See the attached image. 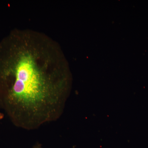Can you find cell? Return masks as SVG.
Returning a JSON list of instances; mask_svg holds the SVG:
<instances>
[{
	"label": "cell",
	"instance_id": "2",
	"mask_svg": "<svg viewBox=\"0 0 148 148\" xmlns=\"http://www.w3.org/2000/svg\"><path fill=\"white\" fill-rule=\"evenodd\" d=\"M32 148H43L42 146L40 144H37L36 145H35Z\"/></svg>",
	"mask_w": 148,
	"mask_h": 148
},
{
	"label": "cell",
	"instance_id": "3",
	"mask_svg": "<svg viewBox=\"0 0 148 148\" xmlns=\"http://www.w3.org/2000/svg\"><path fill=\"white\" fill-rule=\"evenodd\" d=\"M4 117V115L2 113L0 112V121L3 119V118Z\"/></svg>",
	"mask_w": 148,
	"mask_h": 148
},
{
	"label": "cell",
	"instance_id": "1",
	"mask_svg": "<svg viewBox=\"0 0 148 148\" xmlns=\"http://www.w3.org/2000/svg\"><path fill=\"white\" fill-rule=\"evenodd\" d=\"M67 72L56 41L39 31L13 29L0 40V108L15 126L27 130L56 121Z\"/></svg>",
	"mask_w": 148,
	"mask_h": 148
}]
</instances>
